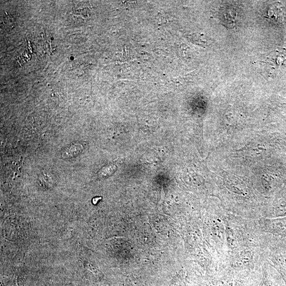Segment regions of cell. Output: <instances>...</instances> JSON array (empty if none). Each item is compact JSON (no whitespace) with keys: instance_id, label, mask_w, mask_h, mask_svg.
<instances>
[{"instance_id":"obj_3","label":"cell","mask_w":286,"mask_h":286,"mask_svg":"<svg viewBox=\"0 0 286 286\" xmlns=\"http://www.w3.org/2000/svg\"><path fill=\"white\" fill-rule=\"evenodd\" d=\"M83 150V146L80 143H74L69 146L65 148L63 156L65 158L72 157L80 154Z\"/></svg>"},{"instance_id":"obj_4","label":"cell","mask_w":286,"mask_h":286,"mask_svg":"<svg viewBox=\"0 0 286 286\" xmlns=\"http://www.w3.org/2000/svg\"><path fill=\"white\" fill-rule=\"evenodd\" d=\"M223 12V18L225 19L224 22L226 23L228 21V18L230 21V26H233L235 22V19H236L237 12L233 11V9H227Z\"/></svg>"},{"instance_id":"obj_2","label":"cell","mask_w":286,"mask_h":286,"mask_svg":"<svg viewBox=\"0 0 286 286\" xmlns=\"http://www.w3.org/2000/svg\"><path fill=\"white\" fill-rule=\"evenodd\" d=\"M269 18L277 22H282L284 20V11L282 6L280 4H275L272 6L268 12Z\"/></svg>"},{"instance_id":"obj_1","label":"cell","mask_w":286,"mask_h":286,"mask_svg":"<svg viewBox=\"0 0 286 286\" xmlns=\"http://www.w3.org/2000/svg\"><path fill=\"white\" fill-rule=\"evenodd\" d=\"M260 226L264 232L272 235L271 242L286 244V217L263 219Z\"/></svg>"},{"instance_id":"obj_5","label":"cell","mask_w":286,"mask_h":286,"mask_svg":"<svg viewBox=\"0 0 286 286\" xmlns=\"http://www.w3.org/2000/svg\"><path fill=\"white\" fill-rule=\"evenodd\" d=\"M259 286H268L265 283V282L263 281H262V283L260 284Z\"/></svg>"}]
</instances>
